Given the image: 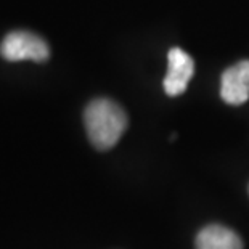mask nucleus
<instances>
[{
	"label": "nucleus",
	"mask_w": 249,
	"mask_h": 249,
	"mask_svg": "<svg viewBox=\"0 0 249 249\" xmlns=\"http://www.w3.org/2000/svg\"><path fill=\"white\" fill-rule=\"evenodd\" d=\"M84 124L90 143L100 151L113 148L127 129L125 111L109 98L92 100L84 111Z\"/></svg>",
	"instance_id": "nucleus-1"
},
{
	"label": "nucleus",
	"mask_w": 249,
	"mask_h": 249,
	"mask_svg": "<svg viewBox=\"0 0 249 249\" xmlns=\"http://www.w3.org/2000/svg\"><path fill=\"white\" fill-rule=\"evenodd\" d=\"M0 55L3 60L18 63L24 60L44 63L50 58L49 44L29 31H13L0 42Z\"/></svg>",
	"instance_id": "nucleus-2"
},
{
	"label": "nucleus",
	"mask_w": 249,
	"mask_h": 249,
	"mask_svg": "<svg viewBox=\"0 0 249 249\" xmlns=\"http://www.w3.org/2000/svg\"><path fill=\"white\" fill-rule=\"evenodd\" d=\"M195 74V61L187 52L174 47L167 53V74L164 77V92L169 97L182 95Z\"/></svg>",
	"instance_id": "nucleus-3"
},
{
	"label": "nucleus",
	"mask_w": 249,
	"mask_h": 249,
	"mask_svg": "<svg viewBox=\"0 0 249 249\" xmlns=\"http://www.w3.org/2000/svg\"><path fill=\"white\" fill-rule=\"evenodd\" d=\"M220 97L225 103L238 107L249 98V60L227 68L222 74Z\"/></svg>",
	"instance_id": "nucleus-4"
},
{
	"label": "nucleus",
	"mask_w": 249,
	"mask_h": 249,
	"mask_svg": "<svg viewBox=\"0 0 249 249\" xmlns=\"http://www.w3.org/2000/svg\"><path fill=\"white\" fill-rule=\"evenodd\" d=\"M196 249H243V241L233 230L213 224L196 235Z\"/></svg>",
	"instance_id": "nucleus-5"
}]
</instances>
